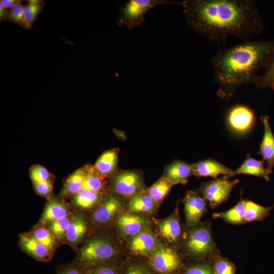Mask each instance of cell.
Here are the masks:
<instances>
[{"mask_svg":"<svg viewBox=\"0 0 274 274\" xmlns=\"http://www.w3.org/2000/svg\"><path fill=\"white\" fill-rule=\"evenodd\" d=\"M180 5L188 26L215 43L231 37L248 41L265 27L254 1L185 0Z\"/></svg>","mask_w":274,"mask_h":274,"instance_id":"6da1fadb","label":"cell"},{"mask_svg":"<svg viewBox=\"0 0 274 274\" xmlns=\"http://www.w3.org/2000/svg\"><path fill=\"white\" fill-rule=\"evenodd\" d=\"M274 57V39L246 41L217 51L211 60L217 95L228 100L242 85L253 83Z\"/></svg>","mask_w":274,"mask_h":274,"instance_id":"7a4b0ae2","label":"cell"},{"mask_svg":"<svg viewBox=\"0 0 274 274\" xmlns=\"http://www.w3.org/2000/svg\"><path fill=\"white\" fill-rule=\"evenodd\" d=\"M127 255L113 227L94 230L77 252L75 261L85 268Z\"/></svg>","mask_w":274,"mask_h":274,"instance_id":"3957f363","label":"cell"},{"mask_svg":"<svg viewBox=\"0 0 274 274\" xmlns=\"http://www.w3.org/2000/svg\"><path fill=\"white\" fill-rule=\"evenodd\" d=\"M212 221L208 220L187 231L179 250L185 261L213 259L220 254L214 239Z\"/></svg>","mask_w":274,"mask_h":274,"instance_id":"277c9868","label":"cell"},{"mask_svg":"<svg viewBox=\"0 0 274 274\" xmlns=\"http://www.w3.org/2000/svg\"><path fill=\"white\" fill-rule=\"evenodd\" d=\"M126 204L127 201L110 191L91 212L89 219L92 228L95 230L113 227L119 215L126 210Z\"/></svg>","mask_w":274,"mask_h":274,"instance_id":"5b68a950","label":"cell"},{"mask_svg":"<svg viewBox=\"0 0 274 274\" xmlns=\"http://www.w3.org/2000/svg\"><path fill=\"white\" fill-rule=\"evenodd\" d=\"M178 201L168 216L158 219L152 217V229L162 244L179 249L187 233L180 216Z\"/></svg>","mask_w":274,"mask_h":274,"instance_id":"8992f818","label":"cell"},{"mask_svg":"<svg viewBox=\"0 0 274 274\" xmlns=\"http://www.w3.org/2000/svg\"><path fill=\"white\" fill-rule=\"evenodd\" d=\"M165 4L180 5V2L166 0H129L121 7L117 23L120 27L133 29L145 22V15L149 10Z\"/></svg>","mask_w":274,"mask_h":274,"instance_id":"52a82bcc","label":"cell"},{"mask_svg":"<svg viewBox=\"0 0 274 274\" xmlns=\"http://www.w3.org/2000/svg\"><path fill=\"white\" fill-rule=\"evenodd\" d=\"M146 258L157 274H181L186 262L179 250L162 243Z\"/></svg>","mask_w":274,"mask_h":274,"instance_id":"ba28073f","label":"cell"},{"mask_svg":"<svg viewBox=\"0 0 274 274\" xmlns=\"http://www.w3.org/2000/svg\"><path fill=\"white\" fill-rule=\"evenodd\" d=\"M110 179V190L127 202L147 188L143 174L139 170H118Z\"/></svg>","mask_w":274,"mask_h":274,"instance_id":"9c48e42d","label":"cell"},{"mask_svg":"<svg viewBox=\"0 0 274 274\" xmlns=\"http://www.w3.org/2000/svg\"><path fill=\"white\" fill-rule=\"evenodd\" d=\"M152 227V217L127 211L119 215L114 225L119 239L123 244L144 229Z\"/></svg>","mask_w":274,"mask_h":274,"instance_id":"30bf717a","label":"cell"},{"mask_svg":"<svg viewBox=\"0 0 274 274\" xmlns=\"http://www.w3.org/2000/svg\"><path fill=\"white\" fill-rule=\"evenodd\" d=\"M238 182V179L229 180L223 176L201 183L198 191L208 201L210 207L215 209L229 198L232 188Z\"/></svg>","mask_w":274,"mask_h":274,"instance_id":"8fae6325","label":"cell"},{"mask_svg":"<svg viewBox=\"0 0 274 274\" xmlns=\"http://www.w3.org/2000/svg\"><path fill=\"white\" fill-rule=\"evenodd\" d=\"M162 243L152 227L144 229L124 243L127 255L147 258Z\"/></svg>","mask_w":274,"mask_h":274,"instance_id":"7c38bea8","label":"cell"},{"mask_svg":"<svg viewBox=\"0 0 274 274\" xmlns=\"http://www.w3.org/2000/svg\"><path fill=\"white\" fill-rule=\"evenodd\" d=\"M187 231L199 225L208 210V201L197 191L188 190L182 200Z\"/></svg>","mask_w":274,"mask_h":274,"instance_id":"4fadbf2b","label":"cell"},{"mask_svg":"<svg viewBox=\"0 0 274 274\" xmlns=\"http://www.w3.org/2000/svg\"><path fill=\"white\" fill-rule=\"evenodd\" d=\"M255 114L247 106L237 105L228 111L227 121L229 127L233 131L244 133L248 131L255 122Z\"/></svg>","mask_w":274,"mask_h":274,"instance_id":"5bb4252c","label":"cell"},{"mask_svg":"<svg viewBox=\"0 0 274 274\" xmlns=\"http://www.w3.org/2000/svg\"><path fill=\"white\" fill-rule=\"evenodd\" d=\"M90 227H92L90 220L83 213H74L64 242L72 248L77 247L87 235Z\"/></svg>","mask_w":274,"mask_h":274,"instance_id":"9a60e30c","label":"cell"},{"mask_svg":"<svg viewBox=\"0 0 274 274\" xmlns=\"http://www.w3.org/2000/svg\"><path fill=\"white\" fill-rule=\"evenodd\" d=\"M18 243L19 247L26 254L38 261L48 262L53 258V255L49 250L29 233L21 234Z\"/></svg>","mask_w":274,"mask_h":274,"instance_id":"2e32d148","label":"cell"},{"mask_svg":"<svg viewBox=\"0 0 274 274\" xmlns=\"http://www.w3.org/2000/svg\"><path fill=\"white\" fill-rule=\"evenodd\" d=\"M119 150L112 149L103 152L93 165L94 170L100 178L111 179L117 172Z\"/></svg>","mask_w":274,"mask_h":274,"instance_id":"e0dca14e","label":"cell"},{"mask_svg":"<svg viewBox=\"0 0 274 274\" xmlns=\"http://www.w3.org/2000/svg\"><path fill=\"white\" fill-rule=\"evenodd\" d=\"M71 214L67 204L57 198L51 197L48 200L37 225L46 226L52 222L64 218Z\"/></svg>","mask_w":274,"mask_h":274,"instance_id":"ac0fdd59","label":"cell"},{"mask_svg":"<svg viewBox=\"0 0 274 274\" xmlns=\"http://www.w3.org/2000/svg\"><path fill=\"white\" fill-rule=\"evenodd\" d=\"M193 176L196 178L211 177L215 178L220 175L227 176L233 170L217 160L209 158L191 164Z\"/></svg>","mask_w":274,"mask_h":274,"instance_id":"d6986e66","label":"cell"},{"mask_svg":"<svg viewBox=\"0 0 274 274\" xmlns=\"http://www.w3.org/2000/svg\"><path fill=\"white\" fill-rule=\"evenodd\" d=\"M192 176L191 164L178 160H174L165 166L162 175L174 186L186 184Z\"/></svg>","mask_w":274,"mask_h":274,"instance_id":"ffe728a7","label":"cell"},{"mask_svg":"<svg viewBox=\"0 0 274 274\" xmlns=\"http://www.w3.org/2000/svg\"><path fill=\"white\" fill-rule=\"evenodd\" d=\"M261 121L264 126V134L258 154L262 156L266 162L268 170L272 173L274 167V135L271 129L267 116H262Z\"/></svg>","mask_w":274,"mask_h":274,"instance_id":"44dd1931","label":"cell"},{"mask_svg":"<svg viewBox=\"0 0 274 274\" xmlns=\"http://www.w3.org/2000/svg\"><path fill=\"white\" fill-rule=\"evenodd\" d=\"M159 207L145 190L127 202L126 211L153 217Z\"/></svg>","mask_w":274,"mask_h":274,"instance_id":"7402d4cb","label":"cell"},{"mask_svg":"<svg viewBox=\"0 0 274 274\" xmlns=\"http://www.w3.org/2000/svg\"><path fill=\"white\" fill-rule=\"evenodd\" d=\"M270 172L264 167L262 161L252 158L248 154L243 164L236 170L227 176H224L227 179H229L237 175H250L262 178L266 181L269 180V174Z\"/></svg>","mask_w":274,"mask_h":274,"instance_id":"603a6c76","label":"cell"},{"mask_svg":"<svg viewBox=\"0 0 274 274\" xmlns=\"http://www.w3.org/2000/svg\"><path fill=\"white\" fill-rule=\"evenodd\" d=\"M105 194L83 189L73 196V204L82 211H92L102 201Z\"/></svg>","mask_w":274,"mask_h":274,"instance_id":"cb8c5ba5","label":"cell"},{"mask_svg":"<svg viewBox=\"0 0 274 274\" xmlns=\"http://www.w3.org/2000/svg\"><path fill=\"white\" fill-rule=\"evenodd\" d=\"M120 274H157L146 258L126 255L123 259Z\"/></svg>","mask_w":274,"mask_h":274,"instance_id":"d4e9b609","label":"cell"},{"mask_svg":"<svg viewBox=\"0 0 274 274\" xmlns=\"http://www.w3.org/2000/svg\"><path fill=\"white\" fill-rule=\"evenodd\" d=\"M85 175V166L70 175L64 183L61 195L64 197H73L83 189Z\"/></svg>","mask_w":274,"mask_h":274,"instance_id":"484cf974","label":"cell"},{"mask_svg":"<svg viewBox=\"0 0 274 274\" xmlns=\"http://www.w3.org/2000/svg\"><path fill=\"white\" fill-rule=\"evenodd\" d=\"M213 217L214 219L219 218L227 223L233 225L246 223L244 200L241 199L236 205L226 211L213 213Z\"/></svg>","mask_w":274,"mask_h":274,"instance_id":"4316f807","label":"cell"},{"mask_svg":"<svg viewBox=\"0 0 274 274\" xmlns=\"http://www.w3.org/2000/svg\"><path fill=\"white\" fill-rule=\"evenodd\" d=\"M86 175L84 189L106 194L110 190L109 185L106 181L95 173L93 165H86Z\"/></svg>","mask_w":274,"mask_h":274,"instance_id":"83f0119b","label":"cell"},{"mask_svg":"<svg viewBox=\"0 0 274 274\" xmlns=\"http://www.w3.org/2000/svg\"><path fill=\"white\" fill-rule=\"evenodd\" d=\"M173 186L172 183L162 176L151 186L147 187L146 191L160 207Z\"/></svg>","mask_w":274,"mask_h":274,"instance_id":"f1b7e54d","label":"cell"},{"mask_svg":"<svg viewBox=\"0 0 274 274\" xmlns=\"http://www.w3.org/2000/svg\"><path fill=\"white\" fill-rule=\"evenodd\" d=\"M36 240L45 246L54 255L58 242L53 234L45 226H36L29 232Z\"/></svg>","mask_w":274,"mask_h":274,"instance_id":"f546056e","label":"cell"},{"mask_svg":"<svg viewBox=\"0 0 274 274\" xmlns=\"http://www.w3.org/2000/svg\"><path fill=\"white\" fill-rule=\"evenodd\" d=\"M181 274H215L213 259L186 261Z\"/></svg>","mask_w":274,"mask_h":274,"instance_id":"4dcf8cb0","label":"cell"},{"mask_svg":"<svg viewBox=\"0 0 274 274\" xmlns=\"http://www.w3.org/2000/svg\"><path fill=\"white\" fill-rule=\"evenodd\" d=\"M246 222L260 221L264 220L273 209V206L264 207L252 201L245 199Z\"/></svg>","mask_w":274,"mask_h":274,"instance_id":"1f68e13d","label":"cell"},{"mask_svg":"<svg viewBox=\"0 0 274 274\" xmlns=\"http://www.w3.org/2000/svg\"><path fill=\"white\" fill-rule=\"evenodd\" d=\"M123 258L113 260L90 266L86 274H120Z\"/></svg>","mask_w":274,"mask_h":274,"instance_id":"d6a6232c","label":"cell"},{"mask_svg":"<svg viewBox=\"0 0 274 274\" xmlns=\"http://www.w3.org/2000/svg\"><path fill=\"white\" fill-rule=\"evenodd\" d=\"M44 6L45 3L42 0L27 1L24 15L28 29H31Z\"/></svg>","mask_w":274,"mask_h":274,"instance_id":"836d02e7","label":"cell"},{"mask_svg":"<svg viewBox=\"0 0 274 274\" xmlns=\"http://www.w3.org/2000/svg\"><path fill=\"white\" fill-rule=\"evenodd\" d=\"M73 214L57 221L52 222L46 226L53 234L57 242L62 243L65 241V235L73 219Z\"/></svg>","mask_w":274,"mask_h":274,"instance_id":"e575fe53","label":"cell"},{"mask_svg":"<svg viewBox=\"0 0 274 274\" xmlns=\"http://www.w3.org/2000/svg\"><path fill=\"white\" fill-rule=\"evenodd\" d=\"M253 84L259 89L269 88L274 90V57L265 67L264 73L258 76Z\"/></svg>","mask_w":274,"mask_h":274,"instance_id":"d590c367","label":"cell"},{"mask_svg":"<svg viewBox=\"0 0 274 274\" xmlns=\"http://www.w3.org/2000/svg\"><path fill=\"white\" fill-rule=\"evenodd\" d=\"M213 264L215 274H236L235 265L221 254L213 259Z\"/></svg>","mask_w":274,"mask_h":274,"instance_id":"8d00e7d4","label":"cell"},{"mask_svg":"<svg viewBox=\"0 0 274 274\" xmlns=\"http://www.w3.org/2000/svg\"><path fill=\"white\" fill-rule=\"evenodd\" d=\"M29 176L33 184L54 180V177L45 167L40 165H32L29 169Z\"/></svg>","mask_w":274,"mask_h":274,"instance_id":"74e56055","label":"cell"},{"mask_svg":"<svg viewBox=\"0 0 274 274\" xmlns=\"http://www.w3.org/2000/svg\"><path fill=\"white\" fill-rule=\"evenodd\" d=\"M24 6L21 2L11 9L7 20L19 25L24 29H28L24 15Z\"/></svg>","mask_w":274,"mask_h":274,"instance_id":"f35d334b","label":"cell"},{"mask_svg":"<svg viewBox=\"0 0 274 274\" xmlns=\"http://www.w3.org/2000/svg\"><path fill=\"white\" fill-rule=\"evenodd\" d=\"M86 268L74 261L58 265L55 268V274H86Z\"/></svg>","mask_w":274,"mask_h":274,"instance_id":"ab89813d","label":"cell"},{"mask_svg":"<svg viewBox=\"0 0 274 274\" xmlns=\"http://www.w3.org/2000/svg\"><path fill=\"white\" fill-rule=\"evenodd\" d=\"M54 182L50 180L33 184L34 190L38 195L48 200L52 197Z\"/></svg>","mask_w":274,"mask_h":274,"instance_id":"60d3db41","label":"cell"},{"mask_svg":"<svg viewBox=\"0 0 274 274\" xmlns=\"http://www.w3.org/2000/svg\"><path fill=\"white\" fill-rule=\"evenodd\" d=\"M0 4L7 9H12L21 2L19 0H1Z\"/></svg>","mask_w":274,"mask_h":274,"instance_id":"b9f144b4","label":"cell"},{"mask_svg":"<svg viewBox=\"0 0 274 274\" xmlns=\"http://www.w3.org/2000/svg\"><path fill=\"white\" fill-rule=\"evenodd\" d=\"M9 10L4 8L0 4V20L1 22L7 20L10 13Z\"/></svg>","mask_w":274,"mask_h":274,"instance_id":"7bdbcfd3","label":"cell"}]
</instances>
